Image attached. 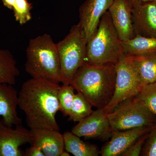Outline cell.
Segmentation results:
<instances>
[{"instance_id":"cell-24","label":"cell","mask_w":156,"mask_h":156,"mask_svg":"<svg viewBox=\"0 0 156 156\" xmlns=\"http://www.w3.org/2000/svg\"><path fill=\"white\" fill-rule=\"evenodd\" d=\"M141 154L144 156H156V123L149 131Z\"/></svg>"},{"instance_id":"cell-13","label":"cell","mask_w":156,"mask_h":156,"mask_svg":"<svg viewBox=\"0 0 156 156\" xmlns=\"http://www.w3.org/2000/svg\"><path fill=\"white\" fill-rule=\"evenodd\" d=\"M151 128L139 127L112 131L111 139L104 146L100 154L102 156H122L140 137L148 132Z\"/></svg>"},{"instance_id":"cell-4","label":"cell","mask_w":156,"mask_h":156,"mask_svg":"<svg viewBox=\"0 0 156 156\" xmlns=\"http://www.w3.org/2000/svg\"><path fill=\"white\" fill-rule=\"evenodd\" d=\"M123 41L113 25L108 11L87 41L86 62L91 64H115L125 55Z\"/></svg>"},{"instance_id":"cell-21","label":"cell","mask_w":156,"mask_h":156,"mask_svg":"<svg viewBox=\"0 0 156 156\" xmlns=\"http://www.w3.org/2000/svg\"><path fill=\"white\" fill-rule=\"evenodd\" d=\"M134 98L156 115V82L144 86L140 92Z\"/></svg>"},{"instance_id":"cell-25","label":"cell","mask_w":156,"mask_h":156,"mask_svg":"<svg viewBox=\"0 0 156 156\" xmlns=\"http://www.w3.org/2000/svg\"><path fill=\"white\" fill-rule=\"evenodd\" d=\"M148 132L140 137L123 154L122 156H138L141 154Z\"/></svg>"},{"instance_id":"cell-27","label":"cell","mask_w":156,"mask_h":156,"mask_svg":"<svg viewBox=\"0 0 156 156\" xmlns=\"http://www.w3.org/2000/svg\"><path fill=\"white\" fill-rule=\"evenodd\" d=\"M4 5L9 9L12 10L16 2V0H2Z\"/></svg>"},{"instance_id":"cell-14","label":"cell","mask_w":156,"mask_h":156,"mask_svg":"<svg viewBox=\"0 0 156 156\" xmlns=\"http://www.w3.org/2000/svg\"><path fill=\"white\" fill-rule=\"evenodd\" d=\"M31 144L41 148L45 156H60L64 150L63 134L58 130L46 128L30 129Z\"/></svg>"},{"instance_id":"cell-23","label":"cell","mask_w":156,"mask_h":156,"mask_svg":"<svg viewBox=\"0 0 156 156\" xmlns=\"http://www.w3.org/2000/svg\"><path fill=\"white\" fill-rule=\"evenodd\" d=\"M31 4L27 0H16L12 10L15 20L20 25L25 24L31 19Z\"/></svg>"},{"instance_id":"cell-19","label":"cell","mask_w":156,"mask_h":156,"mask_svg":"<svg viewBox=\"0 0 156 156\" xmlns=\"http://www.w3.org/2000/svg\"><path fill=\"white\" fill-rule=\"evenodd\" d=\"M125 54L140 56L156 53V37L136 35L133 38L123 41Z\"/></svg>"},{"instance_id":"cell-3","label":"cell","mask_w":156,"mask_h":156,"mask_svg":"<svg viewBox=\"0 0 156 156\" xmlns=\"http://www.w3.org/2000/svg\"><path fill=\"white\" fill-rule=\"evenodd\" d=\"M25 69L32 78L61 83L57 45L50 35L44 34L30 40L26 49Z\"/></svg>"},{"instance_id":"cell-9","label":"cell","mask_w":156,"mask_h":156,"mask_svg":"<svg viewBox=\"0 0 156 156\" xmlns=\"http://www.w3.org/2000/svg\"><path fill=\"white\" fill-rule=\"evenodd\" d=\"M15 127H9L0 120V156H23L21 146L31 143L30 130L22 124Z\"/></svg>"},{"instance_id":"cell-26","label":"cell","mask_w":156,"mask_h":156,"mask_svg":"<svg viewBox=\"0 0 156 156\" xmlns=\"http://www.w3.org/2000/svg\"><path fill=\"white\" fill-rule=\"evenodd\" d=\"M23 156H45V155L39 146L35 144H31L30 146L26 149Z\"/></svg>"},{"instance_id":"cell-17","label":"cell","mask_w":156,"mask_h":156,"mask_svg":"<svg viewBox=\"0 0 156 156\" xmlns=\"http://www.w3.org/2000/svg\"><path fill=\"white\" fill-rule=\"evenodd\" d=\"M63 135L65 150L74 156H98L100 154L96 146L84 142L71 131H66Z\"/></svg>"},{"instance_id":"cell-8","label":"cell","mask_w":156,"mask_h":156,"mask_svg":"<svg viewBox=\"0 0 156 156\" xmlns=\"http://www.w3.org/2000/svg\"><path fill=\"white\" fill-rule=\"evenodd\" d=\"M112 131L107 113L103 108H99L78 122L71 132L86 139L105 140L111 136Z\"/></svg>"},{"instance_id":"cell-1","label":"cell","mask_w":156,"mask_h":156,"mask_svg":"<svg viewBox=\"0 0 156 156\" xmlns=\"http://www.w3.org/2000/svg\"><path fill=\"white\" fill-rule=\"evenodd\" d=\"M59 83L32 78L23 84L18 92V107L25 115L30 129L59 130L56 115L60 111L58 98Z\"/></svg>"},{"instance_id":"cell-29","label":"cell","mask_w":156,"mask_h":156,"mask_svg":"<svg viewBox=\"0 0 156 156\" xmlns=\"http://www.w3.org/2000/svg\"><path fill=\"white\" fill-rule=\"evenodd\" d=\"M69 153L64 150L60 156H69Z\"/></svg>"},{"instance_id":"cell-22","label":"cell","mask_w":156,"mask_h":156,"mask_svg":"<svg viewBox=\"0 0 156 156\" xmlns=\"http://www.w3.org/2000/svg\"><path fill=\"white\" fill-rule=\"evenodd\" d=\"M75 89L71 85H62L60 87L58 98L60 111L63 115L69 116L74 99Z\"/></svg>"},{"instance_id":"cell-11","label":"cell","mask_w":156,"mask_h":156,"mask_svg":"<svg viewBox=\"0 0 156 156\" xmlns=\"http://www.w3.org/2000/svg\"><path fill=\"white\" fill-rule=\"evenodd\" d=\"M115 0H86L79 9V24L84 31L87 41L97 28L104 14Z\"/></svg>"},{"instance_id":"cell-2","label":"cell","mask_w":156,"mask_h":156,"mask_svg":"<svg viewBox=\"0 0 156 156\" xmlns=\"http://www.w3.org/2000/svg\"><path fill=\"white\" fill-rule=\"evenodd\" d=\"M115 79V64H91L85 62L77 71L71 85L92 106L104 108L113 95Z\"/></svg>"},{"instance_id":"cell-16","label":"cell","mask_w":156,"mask_h":156,"mask_svg":"<svg viewBox=\"0 0 156 156\" xmlns=\"http://www.w3.org/2000/svg\"><path fill=\"white\" fill-rule=\"evenodd\" d=\"M144 86L156 82V53L128 56Z\"/></svg>"},{"instance_id":"cell-10","label":"cell","mask_w":156,"mask_h":156,"mask_svg":"<svg viewBox=\"0 0 156 156\" xmlns=\"http://www.w3.org/2000/svg\"><path fill=\"white\" fill-rule=\"evenodd\" d=\"M108 11L113 25L122 41H126L135 37L131 0H115Z\"/></svg>"},{"instance_id":"cell-28","label":"cell","mask_w":156,"mask_h":156,"mask_svg":"<svg viewBox=\"0 0 156 156\" xmlns=\"http://www.w3.org/2000/svg\"><path fill=\"white\" fill-rule=\"evenodd\" d=\"M131 3L146 2L156 1V0H131Z\"/></svg>"},{"instance_id":"cell-6","label":"cell","mask_w":156,"mask_h":156,"mask_svg":"<svg viewBox=\"0 0 156 156\" xmlns=\"http://www.w3.org/2000/svg\"><path fill=\"white\" fill-rule=\"evenodd\" d=\"M112 131H123L139 127H151L156 115L135 99L129 98L107 114Z\"/></svg>"},{"instance_id":"cell-5","label":"cell","mask_w":156,"mask_h":156,"mask_svg":"<svg viewBox=\"0 0 156 156\" xmlns=\"http://www.w3.org/2000/svg\"><path fill=\"white\" fill-rule=\"evenodd\" d=\"M87 40L79 23L73 26L63 40L58 42L61 83L71 85L77 71L86 62Z\"/></svg>"},{"instance_id":"cell-20","label":"cell","mask_w":156,"mask_h":156,"mask_svg":"<svg viewBox=\"0 0 156 156\" xmlns=\"http://www.w3.org/2000/svg\"><path fill=\"white\" fill-rule=\"evenodd\" d=\"M92 105L86 97L80 92L75 95L68 120L79 122L88 116L93 112Z\"/></svg>"},{"instance_id":"cell-7","label":"cell","mask_w":156,"mask_h":156,"mask_svg":"<svg viewBox=\"0 0 156 156\" xmlns=\"http://www.w3.org/2000/svg\"><path fill=\"white\" fill-rule=\"evenodd\" d=\"M115 66L116 79L114 92L111 100L103 108L107 114L112 112L124 101L135 97L144 87L128 55H123Z\"/></svg>"},{"instance_id":"cell-18","label":"cell","mask_w":156,"mask_h":156,"mask_svg":"<svg viewBox=\"0 0 156 156\" xmlns=\"http://www.w3.org/2000/svg\"><path fill=\"white\" fill-rule=\"evenodd\" d=\"M20 73L17 62L10 50L0 48V84L14 86Z\"/></svg>"},{"instance_id":"cell-15","label":"cell","mask_w":156,"mask_h":156,"mask_svg":"<svg viewBox=\"0 0 156 156\" xmlns=\"http://www.w3.org/2000/svg\"><path fill=\"white\" fill-rule=\"evenodd\" d=\"M18 92L13 85L0 84V117L6 126L13 128L22 124L17 114Z\"/></svg>"},{"instance_id":"cell-12","label":"cell","mask_w":156,"mask_h":156,"mask_svg":"<svg viewBox=\"0 0 156 156\" xmlns=\"http://www.w3.org/2000/svg\"><path fill=\"white\" fill-rule=\"evenodd\" d=\"M132 4V20L136 35L156 37V1Z\"/></svg>"}]
</instances>
